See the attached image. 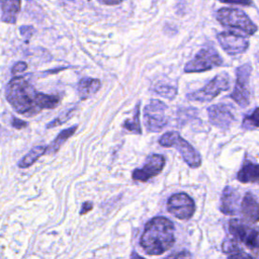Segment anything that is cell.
I'll return each mask as SVG.
<instances>
[{
	"instance_id": "1",
	"label": "cell",
	"mask_w": 259,
	"mask_h": 259,
	"mask_svg": "<svg viewBox=\"0 0 259 259\" xmlns=\"http://www.w3.org/2000/svg\"><path fill=\"white\" fill-rule=\"evenodd\" d=\"M5 95L12 107L25 116H34L42 109H53L60 102L59 96L36 91L22 77L10 80Z\"/></svg>"
},
{
	"instance_id": "2",
	"label": "cell",
	"mask_w": 259,
	"mask_h": 259,
	"mask_svg": "<svg viewBox=\"0 0 259 259\" xmlns=\"http://www.w3.org/2000/svg\"><path fill=\"white\" fill-rule=\"evenodd\" d=\"M175 242L174 225L165 217H155L144 229L140 244L149 255H160L169 250Z\"/></svg>"
},
{
	"instance_id": "3",
	"label": "cell",
	"mask_w": 259,
	"mask_h": 259,
	"mask_svg": "<svg viewBox=\"0 0 259 259\" xmlns=\"http://www.w3.org/2000/svg\"><path fill=\"white\" fill-rule=\"evenodd\" d=\"M218 21L225 27L240 30L247 35H253L257 31V25L241 9L234 7H222L215 13Z\"/></svg>"
},
{
	"instance_id": "4",
	"label": "cell",
	"mask_w": 259,
	"mask_h": 259,
	"mask_svg": "<svg viewBox=\"0 0 259 259\" xmlns=\"http://www.w3.org/2000/svg\"><path fill=\"white\" fill-rule=\"evenodd\" d=\"M159 145L165 148L173 147L179 151L184 162L190 168H198L201 165L199 153L177 132H167L158 141Z\"/></svg>"
},
{
	"instance_id": "5",
	"label": "cell",
	"mask_w": 259,
	"mask_h": 259,
	"mask_svg": "<svg viewBox=\"0 0 259 259\" xmlns=\"http://www.w3.org/2000/svg\"><path fill=\"white\" fill-rule=\"evenodd\" d=\"M230 88V77L227 73L223 72L217 75L208 83H206L202 88L197 91L190 92L186 95L187 99L190 101L207 102L215 98L219 94Z\"/></svg>"
},
{
	"instance_id": "6",
	"label": "cell",
	"mask_w": 259,
	"mask_h": 259,
	"mask_svg": "<svg viewBox=\"0 0 259 259\" xmlns=\"http://www.w3.org/2000/svg\"><path fill=\"white\" fill-rule=\"evenodd\" d=\"M168 106L159 99H151L145 106L144 119L145 125L149 132L158 133L167 126L169 118L166 115Z\"/></svg>"
},
{
	"instance_id": "7",
	"label": "cell",
	"mask_w": 259,
	"mask_h": 259,
	"mask_svg": "<svg viewBox=\"0 0 259 259\" xmlns=\"http://www.w3.org/2000/svg\"><path fill=\"white\" fill-rule=\"evenodd\" d=\"M223 60L213 48L201 49L195 57L186 63L184 67L185 73H199L220 67Z\"/></svg>"
},
{
	"instance_id": "8",
	"label": "cell",
	"mask_w": 259,
	"mask_h": 259,
	"mask_svg": "<svg viewBox=\"0 0 259 259\" xmlns=\"http://www.w3.org/2000/svg\"><path fill=\"white\" fill-rule=\"evenodd\" d=\"M252 72V66L246 63L236 69V84L233 92L230 94V98L242 107H246L250 103V90L249 80Z\"/></svg>"
},
{
	"instance_id": "9",
	"label": "cell",
	"mask_w": 259,
	"mask_h": 259,
	"mask_svg": "<svg viewBox=\"0 0 259 259\" xmlns=\"http://www.w3.org/2000/svg\"><path fill=\"white\" fill-rule=\"evenodd\" d=\"M167 209L179 220H189L195 211V204L188 194L179 192L172 194L168 198Z\"/></svg>"
},
{
	"instance_id": "10",
	"label": "cell",
	"mask_w": 259,
	"mask_h": 259,
	"mask_svg": "<svg viewBox=\"0 0 259 259\" xmlns=\"http://www.w3.org/2000/svg\"><path fill=\"white\" fill-rule=\"evenodd\" d=\"M229 231L235 241L243 242L248 248L256 249L258 246V232L250 229L244 222L238 219H232L229 222Z\"/></svg>"
},
{
	"instance_id": "11",
	"label": "cell",
	"mask_w": 259,
	"mask_h": 259,
	"mask_svg": "<svg viewBox=\"0 0 259 259\" xmlns=\"http://www.w3.org/2000/svg\"><path fill=\"white\" fill-rule=\"evenodd\" d=\"M165 157L159 154L150 155L142 168H137L133 172V179L136 181L146 182L151 178L159 175L165 166Z\"/></svg>"
},
{
	"instance_id": "12",
	"label": "cell",
	"mask_w": 259,
	"mask_h": 259,
	"mask_svg": "<svg viewBox=\"0 0 259 259\" xmlns=\"http://www.w3.org/2000/svg\"><path fill=\"white\" fill-rule=\"evenodd\" d=\"M220 46L230 56H237L247 51L249 41L243 35L233 31H223L218 34Z\"/></svg>"
},
{
	"instance_id": "13",
	"label": "cell",
	"mask_w": 259,
	"mask_h": 259,
	"mask_svg": "<svg viewBox=\"0 0 259 259\" xmlns=\"http://www.w3.org/2000/svg\"><path fill=\"white\" fill-rule=\"evenodd\" d=\"M207 115L209 122L222 130H228L235 119L231 108L223 103L207 107Z\"/></svg>"
},
{
	"instance_id": "14",
	"label": "cell",
	"mask_w": 259,
	"mask_h": 259,
	"mask_svg": "<svg viewBox=\"0 0 259 259\" xmlns=\"http://www.w3.org/2000/svg\"><path fill=\"white\" fill-rule=\"evenodd\" d=\"M240 195L236 189L231 186H226L221 197L220 209L225 214H235L239 208Z\"/></svg>"
},
{
	"instance_id": "15",
	"label": "cell",
	"mask_w": 259,
	"mask_h": 259,
	"mask_svg": "<svg viewBox=\"0 0 259 259\" xmlns=\"http://www.w3.org/2000/svg\"><path fill=\"white\" fill-rule=\"evenodd\" d=\"M258 210L256 196L252 192H247L241 202V212L243 217L251 223H256L258 221Z\"/></svg>"
},
{
	"instance_id": "16",
	"label": "cell",
	"mask_w": 259,
	"mask_h": 259,
	"mask_svg": "<svg viewBox=\"0 0 259 259\" xmlns=\"http://www.w3.org/2000/svg\"><path fill=\"white\" fill-rule=\"evenodd\" d=\"M101 87L99 79L85 77L82 78L77 84V92L81 99H87L94 95Z\"/></svg>"
},
{
	"instance_id": "17",
	"label": "cell",
	"mask_w": 259,
	"mask_h": 259,
	"mask_svg": "<svg viewBox=\"0 0 259 259\" xmlns=\"http://www.w3.org/2000/svg\"><path fill=\"white\" fill-rule=\"evenodd\" d=\"M259 178V167L257 164L248 162L242 166L237 174V179L241 183H254Z\"/></svg>"
},
{
	"instance_id": "18",
	"label": "cell",
	"mask_w": 259,
	"mask_h": 259,
	"mask_svg": "<svg viewBox=\"0 0 259 259\" xmlns=\"http://www.w3.org/2000/svg\"><path fill=\"white\" fill-rule=\"evenodd\" d=\"M21 2L18 0H5L1 1L2 8V21L8 23H15L16 15L20 10Z\"/></svg>"
},
{
	"instance_id": "19",
	"label": "cell",
	"mask_w": 259,
	"mask_h": 259,
	"mask_svg": "<svg viewBox=\"0 0 259 259\" xmlns=\"http://www.w3.org/2000/svg\"><path fill=\"white\" fill-rule=\"evenodd\" d=\"M77 125H73L70 126L66 130H63L62 132H60V134L55 138V140L46 148V153L47 154H55L59 151V149L61 148V146L76 132L77 130Z\"/></svg>"
},
{
	"instance_id": "20",
	"label": "cell",
	"mask_w": 259,
	"mask_h": 259,
	"mask_svg": "<svg viewBox=\"0 0 259 259\" xmlns=\"http://www.w3.org/2000/svg\"><path fill=\"white\" fill-rule=\"evenodd\" d=\"M140 105L141 102H138L134 108L133 116L131 118L125 119V121L122 124V127L125 128L126 131L136 134V135H141L142 134V126H141V121H140Z\"/></svg>"
},
{
	"instance_id": "21",
	"label": "cell",
	"mask_w": 259,
	"mask_h": 259,
	"mask_svg": "<svg viewBox=\"0 0 259 259\" xmlns=\"http://www.w3.org/2000/svg\"><path fill=\"white\" fill-rule=\"evenodd\" d=\"M46 146H36L33 147L18 163V166L20 168H27L31 166L36 160L42 156L46 153Z\"/></svg>"
},
{
	"instance_id": "22",
	"label": "cell",
	"mask_w": 259,
	"mask_h": 259,
	"mask_svg": "<svg viewBox=\"0 0 259 259\" xmlns=\"http://www.w3.org/2000/svg\"><path fill=\"white\" fill-rule=\"evenodd\" d=\"M158 95L165 97L167 99H174L177 95V88L167 83L159 82L154 86L153 89Z\"/></svg>"
},
{
	"instance_id": "23",
	"label": "cell",
	"mask_w": 259,
	"mask_h": 259,
	"mask_svg": "<svg viewBox=\"0 0 259 259\" xmlns=\"http://www.w3.org/2000/svg\"><path fill=\"white\" fill-rule=\"evenodd\" d=\"M259 125V113L258 107H255L254 110L250 113L245 115L242 121V127L245 130H256Z\"/></svg>"
},
{
	"instance_id": "24",
	"label": "cell",
	"mask_w": 259,
	"mask_h": 259,
	"mask_svg": "<svg viewBox=\"0 0 259 259\" xmlns=\"http://www.w3.org/2000/svg\"><path fill=\"white\" fill-rule=\"evenodd\" d=\"M75 111V108H70L68 110H65L63 111L60 115H58L56 118H54L48 125H47V128H52V127H55V126H59L61 124H63L64 122H66L67 120H69L71 118V116L73 115Z\"/></svg>"
},
{
	"instance_id": "25",
	"label": "cell",
	"mask_w": 259,
	"mask_h": 259,
	"mask_svg": "<svg viewBox=\"0 0 259 259\" xmlns=\"http://www.w3.org/2000/svg\"><path fill=\"white\" fill-rule=\"evenodd\" d=\"M228 259H253V257L248 253L244 252L243 250H241V248L239 247L238 249L229 253Z\"/></svg>"
},
{
	"instance_id": "26",
	"label": "cell",
	"mask_w": 259,
	"mask_h": 259,
	"mask_svg": "<svg viewBox=\"0 0 259 259\" xmlns=\"http://www.w3.org/2000/svg\"><path fill=\"white\" fill-rule=\"evenodd\" d=\"M165 259H191V255L188 251L183 250V251L171 254L168 257H166Z\"/></svg>"
},
{
	"instance_id": "27",
	"label": "cell",
	"mask_w": 259,
	"mask_h": 259,
	"mask_svg": "<svg viewBox=\"0 0 259 259\" xmlns=\"http://www.w3.org/2000/svg\"><path fill=\"white\" fill-rule=\"evenodd\" d=\"M27 69V64L25 62H18L12 68V74H17L25 71Z\"/></svg>"
},
{
	"instance_id": "28",
	"label": "cell",
	"mask_w": 259,
	"mask_h": 259,
	"mask_svg": "<svg viewBox=\"0 0 259 259\" xmlns=\"http://www.w3.org/2000/svg\"><path fill=\"white\" fill-rule=\"evenodd\" d=\"M11 123H12V126L17 128V130H21V128H23V127H25L27 125V123L25 121H23L21 119H18L16 117L12 118V122Z\"/></svg>"
},
{
	"instance_id": "29",
	"label": "cell",
	"mask_w": 259,
	"mask_h": 259,
	"mask_svg": "<svg viewBox=\"0 0 259 259\" xmlns=\"http://www.w3.org/2000/svg\"><path fill=\"white\" fill-rule=\"evenodd\" d=\"M92 203L89 202V201H86L82 204V207H81V210H80V214H85L86 212H88L89 210L92 209Z\"/></svg>"
},
{
	"instance_id": "30",
	"label": "cell",
	"mask_w": 259,
	"mask_h": 259,
	"mask_svg": "<svg viewBox=\"0 0 259 259\" xmlns=\"http://www.w3.org/2000/svg\"><path fill=\"white\" fill-rule=\"evenodd\" d=\"M223 3H228V4H240V5H251L252 3L250 1H241V2H237V1H222Z\"/></svg>"
},
{
	"instance_id": "31",
	"label": "cell",
	"mask_w": 259,
	"mask_h": 259,
	"mask_svg": "<svg viewBox=\"0 0 259 259\" xmlns=\"http://www.w3.org/2000/svg\"><path fill=\"white\" fill-rule=\"evenodd\" d=\"M98 2H99L100 4H103V5H111V6H113V5H118V4L121 3L120 1H101V0H99Z\"/></svg>"
},
{
	"instance_id": "32",
	"label": "cell",
	"mask_w": 259,
	"mask_h": 259,
	"mask_svg": "<svg viewBox=\"0 0 259 259\" xmlns=\"http://www.w3.org/2000/svg\"><path fill=\"white\" fill-rule=\"evenodd\" d=\"M131 259H145V258H143L142 256H140V255L137 254L136 252H133L132 255H131Z\"/></svg>"
}]
</instances>
